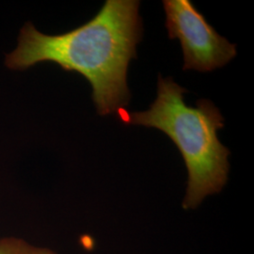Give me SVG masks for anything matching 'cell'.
Instances as JSON below:
<instances>
[{
    "mask_svg": "<svg viewBox=\"0 0 254 254\" xmlns=\"http://www.w3.org/2000/svg\"><path fill=\"white\" fill-rule=\"evenodd\" d=\"M139 1L107 0L86 24L60 35L38 31L28 22L20 30L18 46L6 56L12 70H26L53 62L64 71L78 73L92 87V100L100 115L126 109L130 101L127 69L136 58L143 27Z\"/></svg>",
    "mask_w": 254,
    "mask_h": 254,
    "instance_id": "1",
    "label": "cell"
},
{
    "mask_svg": "<svg viewBox=\"0 0 254 254\" xmlns=\"http://www.w3.org/2000/svg\"><path fill=\"white\" fill-rule=\"evenodd\" d=\"M188 91L172 77L157 82V97L146 111L122 109L118 119L127 126L154 127L164 132L179 149L189 172L185 209L197 208L209 195L218 194L228 181L230 151L218 139L224 118L218 108L206 99L197 101L196 108L186 105Z\"/></svg>",
    "mask_w": 254,
    "mask_h": 254,
    "instance_id": "2",
    "label": "cell"
},
{
    "mask_svg": "<svg viewBox=\"0 0 254 254\" xmlns=\"http://www.w3.org/2000/svg\"><path fill=\"white\" fill-rule=\"evenodd\" d=\"M170 39H178L184 54L183 70L211 72L236 56V45L220 36L190 0H164Z\"/></svg>",
    "mask_w": 254,
    "mask_h": 254,
    "instance_id": "3",
    "label": "cell"
},
{
    "mask_svg": "<svg viewBox=\"0 0 254 254\" xmlns=\"http://www.w3.org/2000/svg\"><path fill=\"white\" fill-rule=\"evenodd\" d=\"M0 254H57L46 248L29 245L26 241L9 237L0 240Z\"/></svg>",
    "mask_w": 254,
    "mask_h": 254,
    "instance_id": "4",
    "label": "cell"
}]
</instances>
